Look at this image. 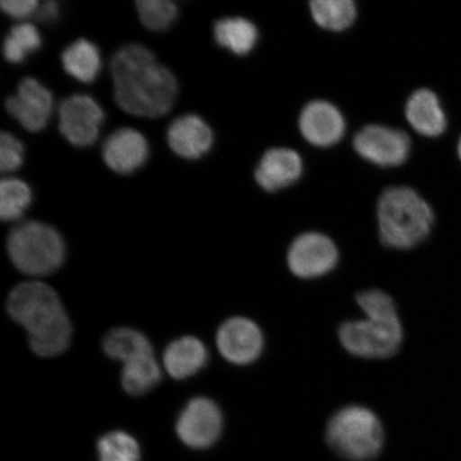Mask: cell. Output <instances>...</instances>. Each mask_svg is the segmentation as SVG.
<instances>
[{
	"label": "cell",
	"instance_id": "obj_1",
	"mask_svg": "<svg viewBox=\"0 0 461 461\" xmlns=\"http://www.w3.org/2000/svg\"><path fill=\"white\" fill-rule=\"evenodd\" d=\"M111 68L114 100L124 112L143 118L170 112L177 96L176 78L151 50L140 44L123 46L113 55Z\"/></svg>",
	"mask_w": 461,
	"mask_h": 461
},
{
	"label": "cell",
	"instance_id": "obj_10",
	"mask_svg": "<svg viewBox=\"0 0 461 461\" xmlns=\"http://www.w3.org/2000/svg\"><path fill=\"white\" fill-rule=\"evenodd\" d=\"M216 344L224 359L235 366H248L262 355L265 339L255 321L235 316L219 327Z\"/></svg>",
	"mask_w": 461,
	"mask_h": 461
},
{
	"label": "cell",
	"instance_id": "obj_28",
	"mask_svg": "<svg viewBox=\"0 0 461 461\" xmlns=\"http://www.w3.org/2000/svg\"><path fill=\"white\" fill-rule=\"evenodd\" d=\"M24 160V147L10 132L0 136V170L13 172L20 168Z\"/></svg>",
	"mask_w": 461,
	"mask_h": 461
},
{
	"label": "cell",
	"instance_id": "obj_8",
	"mask_svg": "<svg viewBox=\"0 0 461 461\" xmlns=\"http://www.w3.org/2000/svg\"><path fill=\"white\" fill-rule=\"evenodd\" d=\"M223 428L221 408L207 397H195L183 409L176 422L178 438L194 448L210 447L219 439Z\"/></svg>",
	"mask_w": 461,
	"mask_h": 461
},
{
	"label": "cell",
	"instance_id": "obj_9",
	"mask_svg": "<svg viewBox=\"0 0 461 461\" xmlns=\"http://www.w3.org/2000/svg\"><path fill=\"white\" fill-rule=\"evenodd\" d=\"M411 140L405 131L371 124L354 138V148L363 158L383 167L405 163L411 153Z\"/></svg>",
	"mask_w": 461,
	"mask_h": 461
},
{
	"label": "cell",
	"instance_id": "obj_3",
	"mask_svg": "<svg viewBox=\"0 0 461 461\" xmlns=\"http://www.w3.org/2000/svg\"><path fill=\"white\" fill-rule=\"evenodd\" d=\"M379 238L384 246L409 250L428 238L434 226L431 207L409 187H392L378 201Z\"/></svg>",
	"mask_w": 461,
	"mask_h": 461
},
{
	"label": "cell",
	"instance_id": "obj_20",
	"mask_svg": "<svg viewBox=\"0 0 461 461\" xmlns=\"http://www.w3.org/2000/svg\"><path fill=\"white\" fill-rule=\"evenodd\" d=\"M62 65L66 72L79 82H95L102 67L100 51L88 40L80 39L63 51Z\"/></svg>",
	"mask_w": 461,
	"mask_h": 461
},
{
	"label": "cell",
	"instance_id": "obj_22",
	"mask_svg": "<svg viewBox=\"0 0 461 461\" xmlns=\"http://www.w3.org/2000/svg\"><path fill=\"white\" fill-rule=\"evenodd\" d=\"M160 379V366L153 355L125 363L121 373V384L126 393L135 396L148 393Z\"/></svg>",
	"mask_w": 461,
	"mask_h": 461
},
{
	"label": "cell",
	"instance_id": "obj_26",
	"mask_svg": "<svg viewBox=\"0 0 461 461\" xmlns=\"http://www.w3.org/2000/svg\"><path fill=\"white\" fill-rule=\"evenodd\" d=\"M100 461H140V448L131 435L123 431H113L103 436L97 442Z\"/></svg>",
	"mask_w": 461,
	"mask_h": 461
},
{
	"label": "cell",
	"instance_id": "obj_24",
	"mask_svg": "<svg viewBox=\"0 0 461 461\" xmlns=\"http://www.w3.org/2000/svg\"><path fill=\"white\" fill-rule=\"evenodd\" d=\"M32 199V190L25 182L19 178H4L0 183V217L4 221H19Z\"/></svg>",
	"mask_w": 461,
	"mask_h": 461
},
{
	"label": "cell",
	"instance_id": "obj_14",
	"mask_svg": "<svg viewBox=\"0 0 461 461\" xmlns=\"http://www.w3.org/2000/svg\"><path fill=\"white\" fill-rule=\"evenodd\" d=\"M149 146L146 138L132 129H121L107 138L103 147L106 165L120 175H130L146 163Z\"/></svg>",
	"mask_w": 461,
	"mask_h": 461
},
{
	"label": "cell",
	"instance_id": "obj_31",
	"mask_svg": "<svg viewBox=\"0 0 461 461\" xmlns=\"http://www.w3.org/2000/svg\"><path fill=\"white\" fill-rule=\"evenodd\" d=\"M458 154H459V158L461 159V138H460V140H459V143H458Z\"/></svg>",
	"mask_w": 461,
	"mask_h": 461
},
{
	"label": "cell",
	"instance_id": "obj_21",
	"mask_svg": "<svg viewBox=\"0 0 461 461\" xmlns=\"http://www.w3.org/2000/svg\"><path fill=\"white\" fill-rule=\"evenodd\" d=\"M216 42L236 55H246L258 42V28L244 17H226L216 22Z\"/></svg>",
	"mask_w": 461,
	"mask_h": 461
},
{
	"label": "cell",
	"instance_id": "obj_2",
	"mask_svg": "<svg viewBox=\"0 0 461 461\" xmlns=\"http://www.w3.org/2000/svg\"><path fill=\"white\" fill-rule=\"evenodd\" d=\"M7 310L11 319L25 328L34 354L48 358L70 346L71 322L53 287L39 281L19 285L10 293Z\"/></svg>",
	"mask_w": 461,
	"mask_h": 461
},
{
	"label": "cell",
	"instance_id": "obj_12",
	"mask_svg": "<svg viewBox=\"0 0 461 461\" xmlns=\"http://www.w3.org/2000/svg\"><path fill=\"white\" fill-rule=\"evenodd\" d=\"M53 95L33 78L23 79L15 95L5 103L8 113L29 131H40L48 125L53 112Z\"/></svg>",
	"mask_w": 461,
	"mask_h": 461
},
{
	"label": "cell",
	"instance_id": "obj_11",
	"mask_svg": "<svg viewBox=\"0 0 461 461\" xmlns=\"http://www.w3.org/2000/svg\"><path fill=\"white\" fill-rule=\"evenodd\" d=\"M104 112L91 96L75 95L59 107L61 134L77 147H89L100 135Z\"/></svg>",
	"mask_w": 461,
	"mask_h": 461
},
{
	"label": "cell",
	"instance_id": "obj_19",
	"mask_svg": "<svg viewBox=\"0 0 461 461\" xmlns=\"http://www.w3.org/2000/svg\"><path fill=\"white\" fill-rule=\"evenodd\" d=\"M103 349L113 360L130 361L153 355L148 338L131 328L121 327L109 331L103 339Z\"/></svg>",
	"mask_w": 461,
	"mask_h": 461
},
{
	"label": "cell",
	"instance_id": "obj_29",
	"mask_svg": "<svg viewBox=\"0 0 461 461\" xmlns=\"http://www.w3.org/2000/svg\"><path fill=\"white\" fill-rule=\"evenodd\" d=\"M39 5L37 0H3L0 3L4 13L17 20L27 19L36 14Z\"/></svg>",
	"mask_w": 461,
	"mask_h": 461
},
{
	"label": "cell",
	"instance_id": "obj_18",
	"mask_svg": "<svg viewBox=\"0 0 461 461\" xmlns=\"http://www.w3.org/2000/svg\"><path fill=\"white\" fill-rule=\"evenodd\" d=\"M405 113L408 122L424 136L436 137L447 128L446 113L440 101L429 89L413 92L406 104Z\"/></svg>",
	"mask_w": 461,
	"mask_h": 461
},
{
	"label": "cell",
	"instance_id": "obj_25",
	"mask_svg": "<svg viewBox=\"0 0 461 461\" xmlns=\"http://www.w3.org/2000/svg\"><path fill=\"white\" fill-rule=\"evenodd\" d=\"M42 40L36 26L22 23L11 29L4 42L5 59L13 63H21L25 58L41 48Z\"/></svg>",
	"mask_w": 461,
	"mask_h": 461
},
{
	"label": "cell",
	"instance_id": "obj_23",
	"mask_svg": "<svg viewBox=\"0 0 461 461\" xmlns=\"http://www.w3.org/2000/svg\"><path fill=\"white\" fill-rule=\"evenodd\" d=\"M310 9L317 24L337 32L353 24L357 15L353 0H313Z\"/></svg>",
	"mask_w": 461,
	"mask_h": 461
},
{
	"label": "cell",
	"instance_id": "obj_16",
	"mask_svg": "<svg viewBox=\"0 0 461 461\" xmlns=\"http://www.w3.org/2000/svg\"><path fill=\"white\" fill-rule=\"evenodd\" d=\"M303 173V160L288 148H273L263 155L256 170L258 185L267 192L285 188L295 183Z\"/></svg>",
	"mask_w": 461,
	"mask_h": 461
},
{
	"label": "cell",
	"instance_id": "obj_6",
	"mask_svg": "<svg viewBox=\"0 0 461 461\" xmlns=\"http://www.w3.org/2000/svg\"><path fill=\"white\" fill-rule=\"evenodd\" d=\"M366 319L343 322L338 336L350 355L363 359H388L400 350L403 330L399 313L365 314Z\"/></svg>",
	"mask_w": 461,
	"mask_h": 461
},
{
	"label": "cell",
	"instance_id": "obj_4",
	"mask_svg": "<svg viewBox=\"0 0 461 461\" xmlns=\"http://www.w3.org/2000/svg\"><path fill=\"white\" fill-rule=\"evenodd\" d=\"M326 440L339 456L351 461H367L382 452L384 431L371 409L349 405L333 414L327 424Z\"/></svg>",
	"mask_w": 461,
	"mask_h": 461
},
{
	"label": "cell",
	"instance_id": "obj_5",
	"mask_svg": "<svg viewBox=\"0 0 461 461\" xmlns=\"http://www.w3.org/2000/svg\"><path fill=\"white\" fill-rule=\"evenodd\" d=\"M11 261L23 274L49 276L62 267L66 245L54 228L38 221L19 224L8 236Z\"/></svg>",
	"mask_w": 461,
	"mask_h": 461
},
{
	"label": "cell",
	"instance_id": "obj_27",
	"mask_svg": "<svg viewBox=\"0 0 461 461\" xmlns=\"http://www.w3.org/2000/svg\"><path fill=\"white\" fill-rule=\"evenodd\" d=\"M136 5L142 24L155 32L169 28L178 14L176 5L170 0H140Z\"/></svg>",
	"mask_w": 461,
	"mask_h": 461
},
{
	"label": "cell",
	"instance_id": "obj_7",
	"mask_svg": "<svg viewBox=\"0 0 461 461\" xmlns=\"http://www.w3.org/2000/svg\"><path fill=\"white\" fill-rule=\"evenodd\" d=\"M339 250L325 234L308 232L293 240L286 255L287 267L299 279L312 280L332 272L339 263Z\"/></svg>",
	"mask_w": 461,
	"mask_h": 461
},
{
	"label": "cell",
	"instance_id": "obj_15",
	"mask_svg": "<svg viewBox=\"0 0 461 461\" xmlns=\"http://www.w3.org/2000/svg\"><path fill=\"white\" fill-rule=\"evenodd\" d=\"M172 151L186 159H198L210 151L214 136L209 125L198 115L177 118L167 131Z\"/></svg>",
	"mask_w": 461,
	"mask_h": 461
},
{
	"label": "cell",
	"instance_id": "obj_30",
	"mask_svg": "<svg viewBox=\"0 0 461 461\" xmlns=\"http://www.w3.org/2000/svg\"><path fill=\"white\" fill-rule=\"evenodd\" d=\"M59 15V5L56 2H45L39 5L36 13L37 19L42 23H51Z\"/></svg>",
	"mask_w": 461,
	"mask_h": 461
},
{
	"label": "cell",
	"instance_id": "obj_13",
	"mask_svg": "<svg viewBox=\"0 0 461 461\" xmlns=\"http://www.w3.org/2000/svg\"><path fill=\"white\" fill-rule=\"evenodd\" d=\"M299 128L310 143L317 147H330L342 140L345 121L331 103L313 101L303 109Z\"/></svg>",
	"mask_w": 461,
	"mask_h": 461
},
{
	"label": "cell",
	"instance_id": "obj_17",
	"mask_svg": "<svg viewBox=\"0 0 461 461\" xmlns=\"http://www.w3.org/2000/svg\"><path fill=\"white\" fill-rule=\"evenodd\" d=\"M209 360L205 345L194 337L171 342L164 354V366L171 377L183 380L199 373Z\"/></svg>",
	"mask_w": 461,
	"mask_h": 461
}]
</instances>
